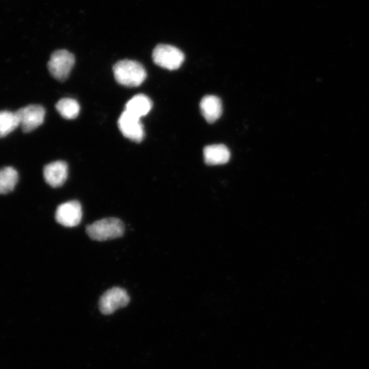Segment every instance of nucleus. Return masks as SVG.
I'll return each instance as SVG.
<instances>
[{"label":"nucleus","instance_id":"nucleus-1","mask_svg":"<svg viewBox=\"0 0 369 369\" xmlns=\"http://www.w3.org/2000/svg\"><path fill=\"white\" fill-rule=\"evenodd\" d=\"M115 79L119 84L129 88H136L141 86L146 78L145 68L138 62L122 60L114 65Z\"/></svg>","mask_w":369,"mask_h":369},{"label":"nucleus","instance_id":"nucleus-2","mask_svg":"<svg viewBox=\"0 0 369 369\" xmlns=\"http://www.w3.org/2000/svg\"><path fill=\"white\" fill-rule=\"evenodd\" d=\"M87 233L97 241L117 239L124 233V224L117 218H105L88 226Z\"/></svg>","mask_w":369,"mask_h":369},{"label":"nucleus","instance_id":"nucleus-3","mask_svg":"<svg viewBox=\"0 0 369 369\" xmlns=\"http://www.w3.org/2000/svg\"><path fill=\"white\" fill-rule=\"evenodd\" d=\"M153 59L158 66L174 71L182 66L184 56L178 48L170 45H159L154 49Z\"/></svg>","mask_w":369,"mask_h":369},{"label":"nucleus","instance_id":"nucleus-4","mask_svg":"<svg viewBox=\"0 0 369 369\" xmlns=\"http://www.w3.org/2000/svg\"><path fill=\"white\" fill-rule=\"evenodd\" d=\"M75 65V57L66 50H59L52 53L48 63L49 71L56 80L64 81L71 74Z\"/></svg>","mask_w":369,"mask_h":369},{"label":"nucleus","instance_id":"nucleus-5","mask_svg":"<svg viewBox=\"0 0 369 369\" xmlns=\"http://www.w3.org/2000/svg\"><path fill=\"white\" fill-rule=\"evenodd\" d=\"M129 301V294L124 289L113 287L102 295L98 306L101 313L110 315L116 312L120 308L128 305Z\"/></svg>","mask_w":369,"mask_h":369},{"label":"nucleus","instance_id":"nucleus-6","mask_svg":"<svg viewBox=\"0 0 369 369\" xmlns=\"http://www.w3.org/2000/svg\"><path fill=\"white\" fill-rule=\"evenodd\" d=\"M20 126H22L23 132L30 133L43 124L46 110L39 105H28L18 110Z\"/></svg>","mask_w":369,"mask_h":369},{"label":"nucleus","instance_id":"nucleus-7","mask_svg":"<svg viewBox=\"0 0 369 369\" xmlns=\"http://www.w3.org/2000/svg\"><path fill=\"white\" fill-rule=\"evenodd\" d=\"M118 127L121 133L134 142H141L145 137V130L141 118L134 116L127 110L119 118Z\"/></svg>","mask_w":369,"mask_h":369},{"label":"nucleus","instance_id":"nucleus-8","mask_svg":"<svg viewBox=\"0 0 369 369\" xmlns=\"http://www.w3.org/2000/svg\"><path fill=\"white\" fill-rule=\"evenodd\" d=\"M82 219L81 205L77 201L62 204L56 211L57 223L64 227L73 228L81 223Z\"/></svg>","mask_w":369,"mask_h":369},{"label":"nucleus","instance_id":"nucleus-9","mask_svg":"<svg viewBox=\"0 0 369 369\" xmlns=\"http://www.w3.org/2000/svg\"><path fill=\"white\" fill-rule=\"evenodd\" d=\"M44 178L52 187L63 186L68 178V165L63 161L47 164L44 169Z\"/></svg>","mask_w":369,"mask_h":369},{"label":"nucleus","instance_id":"nucleus-10","mask_svg":"<svg viewBox=\"0 0 369 369\" xmlns=\"http://www.w3.org/2000/svg\"><path fill=\"white\" fill-rule=\"evenodd\" d=\"M201 112L205 120L214 122L221 117L223 113V105L219 98L213 95L205 96L200 102Z\"/></svg>","mask_w":369,"mask_h":369},{"label":"nucleus","instance_id":"nucleus-11","mask_svg":"<svg viewBox=\"0 0 369 369\" xmlns=\"http://www.w3.org/2000/svg\"><path fill=\"white\" fill-rule=\"evenodd\" d=\"M230 151L224 145H212L205 147L204 158L205 163L210 165H221L230 159Z\"/></svg>","mask_w":369,"mask_h":369},{"label":"nucleus","instance_id":"nucleus-12","mask_svg":"<svg viewBox=\"0 0 369 369\" xmlns=\"http://www.w3.org/2000/svg\"><path fill=\"white\" fill-rule=\"evenodd\" d=\"M151 108H153V102L150 98L143 94H139L127 102L125 110L135 117L141 118L146 116L151 112Z\"/></svg>","mask_w":369,"mask_h":369},{"label":"nucleus","instance_id":"nucleus-13","mask_svg":"<svg viewBox=\"0 0 369 369\" xmlns=\"http://www.w3.org/2000/svg\"><path fill=\"white\" fill-rule=\"evenodd\" d=\"M18 173L14 168L6 167L0 170V195L10 194L18 182Z\"/></svg>","mask_w":369,"mask_h":369},{"label":"nucleus","instance_id":"nucleus-14","mask_svg":"<svg viewBox=\"0 0 369 369\" xmlns=\"http://www.w3.org/2000/svg\"><path fill=\"white\" fill-rule=\"evenodd\" d=\"M20 126V122L16 112H0V138L6 137L13 132Z\"/></svg>","mask_w":369,"mask_h":369},{"label":"nucleus","instance_id":"nucleus-15","mask_svg":"<svg viewBox=\"0 0 369 369\" xmlns=\"http://www.w3.org/2000/svg\"><path fill=\"white\" fill-rule=\"evenodd\" d=\"M56 108L62 117L71 120L78 117L80 113V105L73 98H62L57 102Z\"/></svg>","mask_w":369,"mask_h":369}]
</instances>
